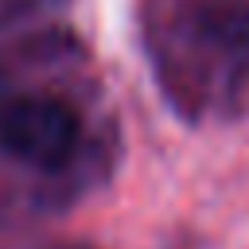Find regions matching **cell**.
Masks as SVG:
<instances>
[{
  "label": "cell",
  "mask_w": 249,
  "mask_h": 249,
  "mask_svg": "<svg viewBox=\"0 0 249 249\" xmlns=\"http://www.w3.org/2000/svg\"><path fill=\"white\" fill-rule=\"evenodd\" d=\"M82 140L78 113L58 97H8L0 105V148L31 167H62Z\"/></svg>",
  "instance_id": "6da1fadb"
},
{
  "label": "cell",
  "mask_w": 249,
  "mask_h": 249,
  "mask_svg": "<svg viewBox=\"0 0 249 249\" xmlns=\"http://www.w3.org/2000/svg\"><path fill=\"white\" fill-rule=\"evenodd\" d=\"M191 31L202 47L237 54L249 47V4L245 0H198L191 8Z\"/></svg>",
  "instance_id": "7a4b0ae2"
}]
</instances>
